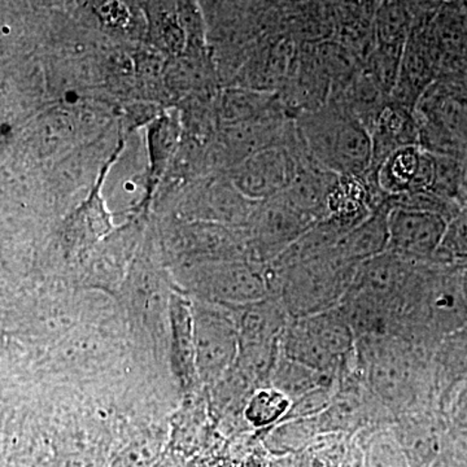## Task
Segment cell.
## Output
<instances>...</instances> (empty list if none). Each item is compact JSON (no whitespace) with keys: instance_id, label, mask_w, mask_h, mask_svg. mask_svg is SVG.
Here are the masks:
<instances>
[{"instance_id":"cell-1","label":"cell","mask_w":467,"mask_h":467,"mask_svg":"<svg viewBox=\"0 0 467 467\" xmlns=\"http://www.w3.org/2000/svg\"><path fill=\"white\" fill-rule=\"evenodd\" d=\"M358 266L335 251L296 265H266L270 294L281 300L291 318L325 312L342 303Z\"/></svg>"},{"instance_id":"cell-2","label":"cell","mask_w":467,"mask_h":467,"mask_svg":"<svg viewBox=\"0 0 467 467\" xmlns=\"http://www.w3.org/2000/svg\"><path fill=\"white\" fill-rule=\"evenodd\" d=\"M294 119L301 143L322 167L337 175L367 173L371 140L365 126L330 101Z\"/></svg>"},{"instance_id":"cell-3","label":"cell","mask_w":467,"mask_h":467,"mask_svg":"<svg viewBox=\"0 0 467 467\" xmlns=\"http://www.w3.org/2000/svg\"><path fill=\"white\" fill-rule=\"evenodd\" d=\"M355 349V333L339 306L291 318L281 337L285 356L330 376L340 377Z\"/></svg>"},{"instance_id":"cell-4","label":"cell","mask_w":467,"mask_h":467,"mask_svg":"<svg viewBox=\"0 0 467 467\" xmlns=\"http://www.w3.org/2000/svg\"><path fill=\"white\" fill-rule=\"evenodd\" d=\"M420 147L432 155L467 159V98L438 78L418 99Z\"/></svg>"},{"instance_id":"cell-5","label":"cell","mask_w":467,"mask_h":467,"mask_svg":"<svg viewBox=\"0 0 467 467\" xmlns=\"http://www.w3.org/2000/svg\"><path fill=\"white\" fill-rule=\"evenodd\" d=\"M192 313L196 373L202 382L216 384L238 359L241 346L235 321L220 304H199L192 306Z\"/></svg>"},{"instance_id":"cell-6","label":"cell","mask_w":467,"mask_h":467,"mask_svg":"<svg viewBox=\"0 0 467 467\" xmlns=\"http://www.w3.org/2000/svg\"><path fill=\"white\" fill-rule=\"evenodd\" d=\"M199 292L209 303L243 306L270 295L266 265L252 260H214L202 267Z\"/></svg>"},{"instance_id":"cell-7","label":"cell","mask_w":467,"mask_h":467,"mask_svg":"<svg viewBox=\"0 0 467 467\" xmlns=\"http://www.w3.org/2000/svg\"><path fill=\"white\" fill-rule=\"evenodd\" d=\"M260 202L248 221L254 260L267 265L317 221L292 207L281 193Z\"/></svg>"},{"instance_id":"cell-8","label":"cell","mask_w":467,"mask_h":467,"mask_svg":"<svg viewBox=\"0 0 467 467\" xmlns=\"http://www.w3.org/2000/svg\"><path fill=\"white\" fill-rule=\"evenodd\" d=\"M445 226L447 220L439 214L392 207L386 251L411 263H431Z\"/></svg>"},{"instance_id":"cell-9","label":"cell","mask_w":467,"mask_h":467,"mask_svg":"<svg viewBox=\"0 0 467 467\" xmlns=\"http://www.w3.org/2000/svg\"><path fill=\"white\" fill-rule=\"evenodd\" d=\"M296 171L288 147H269L247 156L233 171L232 183L252 202H264L284 192Z\"/></svg>"},{"instance_id":"cell-10","label":"cell","mask_w":467,"mask_h":467,"mask_svg":"<svg viewBox=\"0 0 467 467\" xmlns=\"http://www.w3.org/2000/svg\"><path fill=\"white\" fill-rule=\"evenodd\" d=\"M384 195L389 198L431 189L435 175V160L420 146L400 149L384 160L374 171H367Z\"/></svg>"},{"instance_id":"cell-11","label":"cell","mask_w":467,"mask_h":467,"mask_svg":"<svg viewBox=\"0 0 467 467\" xmlns=\"http://www.w3.org/2000/svg\"><path fill=\"white\" fill-rule=\"evenodd\" d=\"M441 77L438 61L422 29L409 36L402 52L398 81L389 99L414 110L418 99Z\"/></svg>"},{"instance_id":"cell-12","label":"cell","mask_w":467,"mask_h":467,"mask_svg":"<svg viewBox=\"0 0 467 467\" xmlns=\"http://www.w3.org/2000/svg\"><path fill=\"white\" fill-rule=\"evenodd\" d=\"M225 306L235 321L241 347L266 346L281 342L285 326L291 319L284 304L272 294L264 299L243 306Z\"/></svg>"},{"instance_id":"cell-13","label":"cell","mask_w":467,"mask_h":467,"mask_svg":"<svg viewBox=\"0 0 467 467\" xmlns=\"http://www.w3.org/2000/svg\"><path fill=\"white\" fill-rule=\"evenodd\" d=\"M368 134L371 140L368 171H376L396 150L408 146H420V133L413 110L391 99L374 119Z\"/></svg>"},{"instance_id":"cell-14","label":"cell","mask_w":467,"mask_h":467,"mask_svg":"<svg viewBox=\"0 0 467 467\" xmlns=\"http://www.w3.org/2000/svg\"><path fill=\"white\" fill-rule=\"evenodd\" d=\"M391 208L389 199L367 220L344 234L335 252L355 264L362 263L386 252L387 243H389V213Z\"/></svg>"},{"instance_id":"cell-15","label":"cell","mask_w":467,"mask_h":467,"mask_svg":"<svg viewBox=\"0 0 467 467\" xmlns=\"http://www.w3.org/2000/svg\"><path fill=\"white\" fill-rule=\"evenodd\" d=\"M389 100V95L384 94L371 81L362 67L348 82L331 91L328 99L337 109L365 126L368 131Z\"/></svg>"},{"instance_id":"cell-16","label":"cell","mask_w":467,"mask_h":467,"mask_svg":"<svg viewBox=\"0 0 467 467\" xmlns=\"http://www.w3.org/2000/svg\"><path fill=\"white\" fill-rule=\"evenodd\" d=\"M171 359L175 374L189 387L198 377L195 365L192 306L183 297H171Z\"/></svg>"},{"instance_id":"cell-17","label":"cell","mask_w":467,"mask_h":467,"mask_svg":"<svg viewBox=\"0 0 467 467\" xmlns=\"http://www.w3.org/2000/svg\"><path fill=\"white\" fill-rule=\"evenodd\" d=\"M333 384H340V377L330 376V374L321 373L315 368L306 367L295 359L288 358L282 350L269 382V386L284 392L291 401L297 400L301 396L312 392L318 387L333 386Z\"/></svg>"},{"instance_id":"cell-18","label":"cell","mask_w":467,"mask_h":467,"mask_svg":"<svg viewBox=\"0 0 467 467\" xmlns=\"http://www.w3.org/2000/svg\"><path fill=\"white\" fill-rule=\"evenodd\" d=\"M365 467H410L391 426L374 427L368 435L358 432Z\"/></svg>"},{"instance_id":"cell-19","label":"cell","mask_w":467,"mask_h":467,"mask_svg":"<svg viewBox=\"0 0 467 467\" xmlns=\"http://www.w3.org/2000/svg\"><path fill=\"white\" fill-rule=\"evenodd\" d=\"M319 435L315 417L294 418L270 427L265 438L267 450L275 454L301 451Z\"/></svg>"},{"instance_id":"cell-20","label":"cell","mask_w":467,"mask_h":467,"mask_svg":"<svg viewBox=\"0 0 467 467\" xmlns=\"http://www.w3.org/2000/svg\"><path fill=\"white\" fill-rule=\"evenodd\" d=\"M291 399L272 386L254 389L244 407V418L257 429H270L287 416Z\"/></svg>"},{"instance_id":"cell-21","label":"cell","mask_w":467,"mask_h":467,"mask_svg":"<svg viewBox=\"0 0 467 467\" xmlns=\"http://www.w3.org/2000/svg\"><path fill=\"white\" fill-rule=\"evenodd\" d=\"M402 52L404 47L380 45L376 42L373 50L368 52V57L361 63L362 70L389 97L398 81Z\"/></svg>"},{"instance_id":"cell-22","label":"cell","mask_w":467,"mask_h":467,"mask_svg":"<svg viewBox=\"0 0 467 467\" xmlns=\"http://www.w3.org/2000/svg\"><path fill=\"white\" fill-rule=\"evenodd\" d=\"M431 263L467 266V204L447 221L441 244Z\"/></svg>"},{"instance_id":"cell-23","label":"cell","mask_w":467,"mask_h":467,"mask_svg":"<svg viewBox=\"0 0 467 467\" xmlns=\"http://www.w3.org/2000/svg\"><path fill=\"white\" fill-rule=\"evenodd\" d=\"M432 156L435 160V175L434 182H432L430 190L438 193L441 198L461 205V189H462L463 177H465L467 159H457L444 155Z\"/></svg>"},{"instance_id":"cell-24","label":"cell","mask_w":467,"mask_h":467,"mask_svg":"<svg viewBox=\"0 0 467 467\" xmlns=\"http://www.w3.org/2000/svg\"><path fill=\"white\" fill-rule=\"evenodd\" d=\"M161 448L156 436H140L117 454L110 467H152L161 456Z\"/></svg>"},{"instance_id":"cell-25","label":"cell","mask_w":467,"mask_h":467,"mask_svg":"<svg viewBox=\"0 0 467 467\" xmlns=\"http://www.w3.org/2000/svg\"><path fill=\"white\" fill-rule=\"evenodd\" d=\"M328 2L344 5V7H364V0H328Z\"/></svg>"},{"instance_id":"cell-26","label":"cell","mask_w":467,"mask_h":467,"mask_svg":"<svg viewBox=\"0 0 467 467\" xmlns=\"http://www.w3.org/2000/svg\"><path fill=\"white\" fill-rule=\"evenodd\" d=\"M382 2L383 0H364L365 11H367L368 15H371V16H373L374 12H376V9L379 7L380 3Z\"/></svg>"},{"instance_id":"cell-27","label":"cell","mask_w":467,"mask_h":467,"mask_svg":"<svg viewBox=\"0 0 467 467\" xmlns=\"http://www.w3.org/2000/svg\"><path fill=\"white\" fill-rule=\"evenodd\" d=\"M461 287H462L463 296H465L467 303V266L463 267L461 272Z\"/></svg>"},{"instance_id":"cell-28","label":"cell","mask_w":467,"mask_h":467,"mask_svg":"<svg viewBox=\"0 0 467 467\" xmlns=\"http://www.w3.org/2000/svg\"><path fill=\"white\" fill-rule=\"evenodd\" d=\"M461 3H462L463 7L467 9V0H460Z\"/></svg>"}]
</instances>
